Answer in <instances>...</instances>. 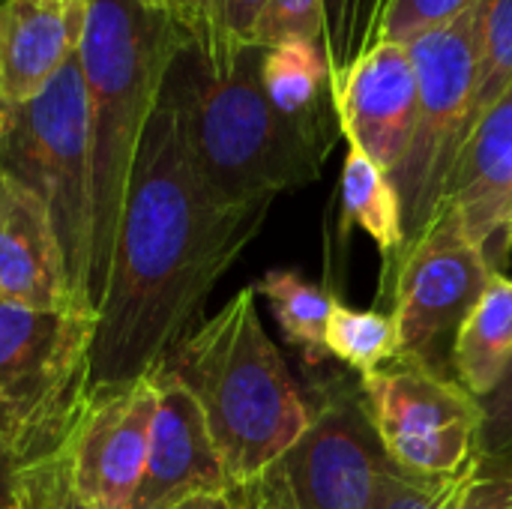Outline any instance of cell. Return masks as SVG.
<instances>
[{"instance_id": "obj_1", "label": "cell", "mask_w": 512, "mask_h": 509, "mask_svg": "<svg viewBox=\"0 0 512 509\" xmlns=\"http://www.w3.org/2000/svg\"><path fill=\"white\" fill-rule=\"evenodd\" d=\"M273 204H222L198 174L165 90L147 120L96 312L93 396L150 378L201 324L207 297L258 237Z\"/></svg>"}, {"instance_id": "obj_2", "label": "cell", "mask_w": 512, "mask_h": 509, "mask_svg": "<svg viewBox=\"0 0 512 509\" xmlns=\"http://www.w3.org/2000/svg\"><path fill=\"white\" fill-rule=\"evenodd\" d=\"M189 45L180 27L141 0H90L78 63L87 93L93 255L90 309L102 306L117 228L141 135L159 102L177 51Z\"/></svg>"}, {"instance_id": "obj_3", "label": "cell", "mask_w": 512, "mask_h": 509, "mask_svg": "<svg viewBox=\"0 0 512 509\" xmlns=\"http://www.w3.org/2000/svg\"><path fill=\"white\" fill-rule=\"evenodd\" d=\"M198 399L231 489L279 465L312 423L285 357L258 315V291L240 288L165 360Z\"/></svg>"}, {"instance_id": "obj_4", "label": "cell", "mask_w": 512, "mask_h": 509, "mask_svg": "<svg viewBox=\"0 0 512 509\" xmlns=\"http://www.w3.org/2000/svg\"><path fill=\"white\" fill-rule=\"evenodd\" d=\"M165 90L180 108L198 174L222 204H273L276 195L321 177L330 150L270 105L261 48L240 51L216 72L189 42L171 60Z\"/></svg>"}, {"instance_id": "obj_5", "label": "cell", "mask_w": 512, "mask_h": 509, "mask_svg": "<svg viewBox=\"0 0 512 509\" xmlns=\"http://www.w3.org/2000/svg\"><path fill=\"white\" fill-rule=\"evenodd\" d=\"M96 315L0 303V447L15 468L63 453L93 402Z\"/></svg>"}, {"instance_id": "obj_6", "label": "cell", "mask_w": 512, "mask_h": 509, "mask_svg": "<svg viewBox=\"0 0 512 509\" xmlns=\"http://www.w3.org/2000/svg\"><path fill=\"white\" fill-rule=\"evenodd\" d=\"M0 171L45 204L63 252L72 306L93 315L87 294L93 255L90 129L78 54L33 99L6 105Z\"/></svg>"}, {"instance_id": "obj_7", "label": "cell", "mask_w": 512, "mask_h": 509, "mask_svg": "<svg viewBox=\"0 0 512 509\" xmlns=\"http://www.w3.org/2000/svg\"><path fill=\"white\" fill-rule=\"evenodd\" d=\"M408 48L417 72V120L408 153L393 171L402 201L405 252L441 216L465 147V120L477 84V6Z\"/></svg>"}, {"instance_id": "obj_8", "label": "cell", "mask_w": 512, "mask_h": 509, "mask_svg": "<svg viewBox=\"0 0 512 509\" xmlns=\"http://www.w3.org/2000/svg\"><path fill=\"white\" fill-rule=\"evenodd\" d=\"M360 390L396 468L417 477H450L480 456L483 405L438 366L396 357L360 375Z\"/></svg>"}, {"instance_id": "obj_9", "label": "cell", "mask_w": 512, "mask_h": 509, "mask_svg": "<svg viewBox=\"0 0 512 509\" xmlns=\"http://www.w3.org/2000/svg\"><path fill=\"white\" fill-rule=\"evenodd\" d=\"M312 423L282 459L297 509H381L390 459L360 387L339 375L315 384Z\"/></svg>"}, {"instance_id": "obj_10", "label": "cell", "mask_w": 512, "mask_h": 509, "mask_svg": "<svg viewBox=\"0 0 512 509\" xmlns=\"http://www.w3.org/2000/svg\"><path fill=\"white\" fill-rule=\"evenodd\" d=\"M495 273L486 249L471 243L450 216H441L402 255L390 282L399 357L438 366V351L450 339L456 342Z\"/></svg>"}, {"instance_id": "obj_11", "label": "cell", "mask_w": 512, "mask_h": 509, "mask_svg": "<svg viewBox=\"0 0 512 509\" xmlns=\"http://www.w3.org/2000/svg\"><path fill=\"white\" fill-rule=\"evenodd\" d=\"M156 417L153 378L93 396L69 444L72 483L87 509H129L141 483Z\"/></svg>"}, {"instance_id": "obj_12", "label": "cell", "mask_w": 512, "mask_h": 509, "mask_svg": "<svg viewBox=\"0 0 512 509\" xmlns=\"http://www.w3.org/2000/svg\"><path fill=\"white\" fill-rule=\"evenodd\" d=\"M150 378L156 384V417L129 509H177L201 495H228L231 483L198 399L168 369Z\"/></svg>"}, {"instance_id": "obj_13", "label": "cell", "mask_w": 512, "mask_h": 509, "mask_svg": "<svg viewBox=\"0 0 512 509\" xmlns=\"http://www.w3.org/2000/svg\"><path fill=\"white\" fill-rule=\"evenodd\" d=\"M342 135L390 177L402 165L417 120V72L411 48L372 42L348 69L333 75Z\"/></svg>"}, {"instance_id": "obj_14", "label": "cell", "mask_w": 512, "mask_h": 509, "mask_svg": "<svg viewBox=\"0 0 512 509\" xmlns=\"http://www.w3.org/2000/svg\"><path fill=\"white\" fill-rule=\"evenodd\" d=\"M0 303L45 312L75 309L51 216L6 171H0Z\"/></svg>"}, {"instance_id": "obj_15", "label": "cell", "mask_w": 512, "mask_h": 509, "mask_svg": "<svg viewBox=\"0 0 512 509\" xmlns=\"http://www.w3.org/2000/svg\"><path fill=\"white\" fill-rule=\"evenodd\" d=\"M90 0H0V102L33 99L75 54Z\"/></svg>"}, {"instance_id": "obj_16", "label": "cell", "mask_w": 512, "mask_h": 509, "mask_svg": "<svg viewBox=\"0 0 512 509\" xmlns=\"http://www.w3.org/2000/svg\"><path fill=\"white\" fill-rule=\"evenodd\" d=\"M512 201V87L477 123L453 168L441 216H450L462 234L486 249L492 261L495 240H504L501 219ZM438 216V219H441ZM435 219V222H438ZM495 264V261H492Z\"/></svg>"}, {"instance_id": "obj_17", "label": "cell", "mask_w": 512, "mask_h": 509, "mask_svg": "<svg viewBox=\"0 0 512 509\" xmlns=\"http://www.w3.org/2000/svg\"><path fill=\"white\" fill-rule=\"evenodd\" d=\"M261 87L282 117L297 123L321 147L333 150L342 126L333 102V66L324 42L282 39L261 48Z\"/></svg>"}, {"instance_id": "obj_18", "label": "cell", "mask_w": 512, "mask_h": 509, "mask_svg": "<svg viewBox=\"0 0 512 509\" xmlns=\"http://www.w3.org/2000/svg\"><path fill=\"white\" fill-rule=\"evenodd\" d=\"M512 360V279L501 270L489 279L480 303L453 342L456 381L483 402L501 384Z\"/></svg>"}, {"instance_id": "obj_19", "label": "cell", "mask_w": 512, "mask_h": 509, "mask_svg": "<svg viewBox=\"0 0 512 509\" xmlns=\"http://www.w3.org/2000/svg\"><path fill=\"white\" fill-rule=\"evenodd\" d=\"M339 189H342L345 225H357L360 231H366L384 258V279H381V297H384L405 252L402 201L393 186V177L381 165H375L360 147L348 144Z\"/></svg>"}, {"instance_id": "obj_20", "label": "cell", "mask_w": 512, "mask_h": 509, "mask_svg": "<svg viewBox=\"0 0 512 509\" xmlns=\"http://www.w3.org/2000/svg\"><path fill=\"white\" fill-rule=\"evenodd\" d=\"M258 294H264L273 306L276 324L282 327L285 339L303 351V360L309 369H318L327 363V321L336 306V297L324 288L306 282L294 270H270L252 285Z\"/></svg>"}, {"instance_id": "obj_21", "label": "cell", "mask_w": 512, "mask_h": 509, "mask_svg": "<svg viewBox=\"0 0 512 509\" xmlns=\"http://www.w3.org/2000/svg\"><path fill=\"white\" fill-rule=\"evenodd\" d=\"M512 87V0L477 3V84L465 120V144L477 123Z\"/></svg>"}, {"instance_id": "obj_22", "label": "cell", "mask_w": 512, "mask_h": 509, "mask_svg": "<svg viewBox=\"0 0 512 509\" xmlns=\"http://www.w3.org/2000/svg\"><path fill=\"white\" fill-rule=\"evenodd\" d=\"M327 351L360 375H369L399 357V333L393 315L375 309H351L336 300L327 321Z\"/></svg>"}, {"instance_id": "obj_23", "label": "cell", "mask_w": 512, "mask_h": 509, "mask_svg": "<svg viewBox=\"0 0 512 509\" xmlns=\"http://www.w3.org/2000/svg\"><path fill=\"white\" fill-rule=\"evenodd\" d=\"M486 459L477 456L465 471L450 477H417L390 462L381 492V509H459L462 498L483 474Z\"/></svg>"}, {"instance_id": "obj_24", "label": "cell", "mask_w": 512, "mask_h": 509, "mask_svg": "<svg viewBox=\"0 0 512 509\" xmlns=\"http://www.w3.org/2000/svg\"><path fill=\"white\" fill-rule=\"evenodd\" d=\"M480 0H384L375 42L411 45L474 9Z\"/></svg>"}, {"instance_id": "obj_25", "label": "cell", "mask_w": 512, "mask_h": 509, "mask_svg": "<svg viewBox=\"0 0 512 509\" xmlns=\"http://www.w3.org/2000/svg\"><path fill=\"white\" fill-rule=\"evenodd\" d=\"M9 509H87L72 483L69 447L51 459L15 468Z\"/></svg>"}, {"instance_id": "obj_26", "label": "cell", "mask_w": 512, "mask_h": 509, "mask_svg": "<svg viewBox=\"0 0 512 509\" xmlns=\"http://www.w3.org/2000/svg\"><path fill=\"white\" fill-rule=\"evenodd\" d=\"M384 0H327V57L333 75L348 69L372 42Z\"/></svg>"}, {"instance_id": "obj_27", "label": "cell", "mask_w": 512, "mask_h": 509, "mask_svg": "<svg viewBox=\"0 0 512 509\" xmlns=\"http://www.w3.org/2000/svg\"><path fill=\"white\" fill-rule=\"evenodd\" d=\"M282 39H327V0H267L255 45L270 48Z\"/></svg>"}, {"instance_id": "obj_28", "label": "cell", "mask_w": 512, "mask_h": 509, "mask_svg": "<svg viewBox=\"0 0 512 509\" xmlns=\"http://www.w3.org/2000/svg\"><path fill=\"white\" fill-rule=\"evenodd\" d=\"M267 0H213V24H216V48L210 66L216 72L228 69L240 51L258 48V24Z\"/></svg>"}, {"instance_id": "obj_29", "label": "cell", "mask_w": 512, "mask_h": 509, "mask_svg": "<svg viewBox=\"0 0 512 509\" xmlns=\"http://www.w3.org/2000/svg\"><path fill=\"white\" fill-rule=\"evenodd\" d=\"M483 435H480V456L504 468L512 459V360L501 378V384L483 402Z\"/></svg>"}, {"instance_id": "obj_30", "label": "cell", "mask_w": 512, "mask_h": 509, "mask_svg": "<svg viewBox=\"0 0 512 509\" xmlns=\"http://www.w3.org/2000/svg\"><path fill=\"white\" fill-rule=\"evenodd\" d=\"M150 9L168 15L180 33L201 48V54L210 60L216 48V24H213V0H141Z\"/></svg>"}, {"instance_id": "obj_31", "label": "cell", "mask_w": 512, "mask_h": 509, "mask_svg": "<svg viewBox=\"0 0 512 509\" xmlns=\"http://www.w3.org/2000/svg\"><path fill=\"white\" fill-rule=\"evenodd\" d=\"M231 501L234 509H297L282 462L264 471L261 477H255L252 483L231 489Z\"/></svg>"}, {"instance_id": "obj_32", "label": "cell", "mask_w": 512, "mask_h": 509, "mask_svg": "<svg viewBox=\"0 0 512 509\" xmlns=\"http://www.w3.org/2000/svg\"><path fill=\"white\" fill-rule=\"evenodd\" d=\"M459 509H512V465L498 468L495 474H486L483 468Z\"/></svg>"}, {"instance_id": "obj_33", "label": "cell", "mask_w": 512, "mask_h": 509, "mask_svg": "<svg viewBox=\"0 0 512 509\" xmlns=\"http://www.w3.org/2000/svg\"><path fill=\"white\" fill-rule=\"evenodd\" d=\"M12 477H15V462L0 447V509H9L12 501Z\"/></svg>"}, {"instance_id": "obj_34", "label": "cell", "mask_w": 512, "mask_h": 509, "mask_svg": "<svg viewBox=\"0 0 512 509\" xmlns=\"http://www.w3.org/2000/svg\"><path fill=\"white\" fill-rule=\"evenodd\" d=\"M177 509H234V501H231V492L228 495H201V498L180 504Z\"/></svg>"}, {"instance_id": "obj_35", "label": "cell", "mask_w": 512, "mask_h": 509, "mask_svg": "<svg viewBox=\"0 0 512 509\" xmlns=\"http://www.w3.org/2000/svg\"><path fill=\"white\" fill-rule=\"evenodd\" d=\"M501 234H504V240H512V201L507 213H504V219H501Z\"/></svg>"}, {"instance_id": "obj_36", "label": "cell", "mask_w": 512, "mask_h": 509, "mask_svg": "<svg viewBox=\"0 0 512 509\" xmlns=\"http://www.w3.org/2000/svg\"><path fill=\"white\" fill-rule=\"evenodd\" d=\"M3 117H6V105L0 102V135H3Z\"/></svg>"}]
</instances>
